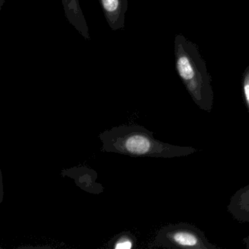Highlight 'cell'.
<instances>
[{"label":"cell","mask_w":249,"mask_h":249,"mask_svg":"<svg viewBox=\"0 0 249 249\" xmlns=\"http://www.w3.org/2000/svg\"><path fill=\"white\" fill-rule=\"evenodd\" d=\"M102 151L116 153L132 157L175 158L188 157L197 149L179 146L158 141L154 132L139 125H122L102 132Z\"/></svg>","instance_id":"1"},{"label":"cell","mask_w":249,"mask_h":249,"mask_svg":"<svg viewBox=\"0 0 249 249\" xmlns=\"http://www.w3.org/2000/svg\"><path fill=\"white\" fill-rule=\"evenodd\" d=\"M176 69L195 104L205 111L211 112L213 91L211 78L196 46L181 36L175 43Z\"/></svg>","instance_id":"2"},{"label":"cell","mask_w":249,"mask_h":249,"mask_svg":"<svg viewBox=\"0 0 249 249\" xmlns=\"http://www.w3.org/2000/svg\"><path fill=\"white\" fill-rule=\"evenodd\" d=\"M150 248L173 249H218L210 243L203 231L188 223L169 224L157 233Z\"/></svg>","instance_id":"3"},{"label":"cell","mask_w":249,"mask_h":249,"mask_svg":"<svg viewBox=\"0 0 249 249\" xmlns=\"http://www.w3.org/2000/svg\"><path fill=\"white\" fill-rule=\"evenodd\" d=\"M128 2L129 0H100L106 21L112 30L116 31L124 27Z\"/></svg>","instance_id":"4"},{"label":"cell","mask_w":249,"mask_h":249,"mask_svg":"<svg viewBox=\"0 0 249 249\" xmlns=\"http://www.w3.org/2000/svg\"><path fill=\"white\" fill-rule=\"evenodd\" d=\"M227 211L236 221L249 222V185L239 189L232 195Z\"/></svg>","instance_id":"5"},{"label":"cell","mask_w":249,"mask_h":249,"mask_svg":"<svg viewBox=\"0 0 249 249\" xmlns=\"http://www.w3.org/2000/svg\"><path fill=\"white\" fill-rule=\"evenodd\" d=\"M62 2L65 17L69 22L84 38L89 40L88 25L80 6L79 0H62Z\"/></svg>","instance_id":"6"},{"label":"cell","mask_w":249,"mask_h":249,"mask_svg":"<svg viewBox=\"0 0 249 249\" xmlns=\"http://www.w3.org/2000/svg\"><path fill=\"white\" fill-rule=\"evenodd\" d=\"M136 239L130 232L124 231L113 237L108 243V247L115 249H131L135 247Z\"/></svg>","instance_id":"7"},{"label":"cell","mask_w":249,"mask_h":249,"mask_svg":"<svg viewBox=\"0 0 249 249\" xmlns=\"http://www.w3.org/2000/svg\"><path fill=\"white\" fill-rule=\"evenodd\" d=\"M242 87H243V95L245 105L249 113V67L243 74Z\"/></svg>","instance_id":"8"},{"label":"cell","mask_w":249,"mask_h":249,"mask_svg":"<svg viewBox=\"0 0 249 249\" xmlns=\"http://www.w3.org/2000/svg\"><path fill=\"white\" fill-rule=\"evenodd\" d=\"M243 243L246 246V249H249V236L243 239Z\"/></svg>","instance_id":"9"}]
</instances>
